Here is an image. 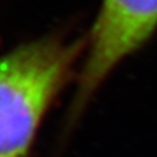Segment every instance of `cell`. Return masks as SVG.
<instances>
[{
	"label": "cell",
	"instance_id": "1",
	"mask_svg": "<svg viewBox=\"0 0 157 157\" xmlns=\"http://www.w3.org/2000/svg\"><path fill=\"white\" fill-rule=\"evenodd\" d=\"M87 36L53 32L0 55V157H31L51 106L75 77Z\"/></svg>",
	"mask_w": 157,
	"mask_h": 157
},
{
	"label": "cell",
	"instance_id": "2",
	"mask_svg": "<svg viewBox=\"0 0 157 157\" xmlns=\"http://www.w3.org/2000/svg\"><path fill=\"white\" fill-rule=\"evenodd\" d=\"M157 29V0H101L66 117L69 132L111 72Z\"/></svg>",
	"mask_w": 157,
	"mask_h": 157
}]
</instances>
